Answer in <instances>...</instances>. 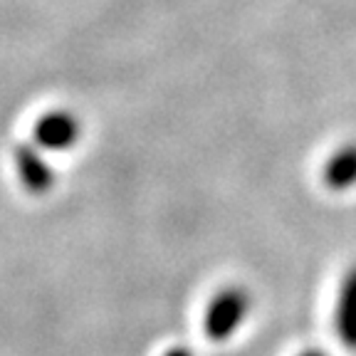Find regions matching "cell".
<instances>
[{
  "label": "cell",
  "instance_id": "cell-3",
  "mask_svg": "<svg viewBox=\"0 0 356 356\" xmlns=\"http://www.w3.org/2000/svg\"><path fill=\"white\" fill-rule=\"evenodd\" d=\"M13 156H15L17 178L25 186V191L42 195L55 186V171H52V166L47 163L38 144H20Z\"/></svg>",
  "mask_w": 356,
  "mask_h": 356
},
{
  "label": "cell",
  "instance_id": "cell-2",
  "mask_svg": "<svg viewBox=\"0 0 356 356\" xmlns=\"http://www.w3.org/2000/svg\"><path fill=\"white\" fill-rule=\"evenodd\" d=\"M82 124L67 109H52L35 122L33 139L40 149L47 151H67L79 141Z\"/></svg>",
  "mask_w": 356,
  "mask_h": 356
},
{
  "label": "cell",
  "instance_id": "cell-7",
  "mask_svg": "<svg viewBox=\"0 0 356 356\" xmlns=\"http://www.w3.org/2000/svg\"><path fill=\"white\" fill-rule=\"evenodd\" d=\"M300 356H327L324 351H317V349H309V351H305V354H300Z\"/></svg>",
  "mask_w": 356,
  "mask_h": 356
},
{
  "label": "cell",
  "instance_id": "cell-4",
  "mask_svg": "<svg viewBox=\"0 0 356 356\" xmlns=\"http://www.w3.org/2000/svg\"><path fill=\"white\" fill-rule=\"evenodd\" d=\"M334 327L346 349L356 351V265L344 275L334 309Z\"/></svg>",
  "mask_w": 356,
  "mask_h": 356
},
{
  "label": "cell",
  "instance_id": "cell-5",
  "mask_svg": "<svg viewBox=\"0 0 356 356\" xmlns=\"http://www.w3.org/2000/svg\"><path fill=\"white\" fill-rule=\"evenodd\" d=\"M324 184L332 191H349L356 186V144L332 154L324 166Z\"/></svg>",
  "mask_w": 356,
  "mask_h": 356
},
{
  "label": "cell",
  "instance_id": "cell-1",
  "mask_svg": "<svg viewBox=\"0 0 356 356\" xmlns=\"http://www.w3.org/2000/svg\"><path fill=\"white\" fill-rule=\"evenodd\" d=\"M248 309H250V295H248V289L238 287V284L222 287L220 292L213 297L206 309L203 329H206L208 339L211 341L230 339L240 329V324L245 322Z\"/></svg>",
  "mask_w": 356,
  "mask_h": 356
},
{
  "label": "cell",
  "instance_id": "cell-6",
  "mask_svg": "<svg viewBox=\"0 0 356 356\" xmlns=\"http://www.w3.org/2000/svg\"><path fill=\"white\" fill-rule=\"evenodd\" d=\"M163 356H193L188 349H184V346H173V349H168Z\"/></svg>",
  "mask_w": 356,
  "mask_h": 356
}]
</instances>
